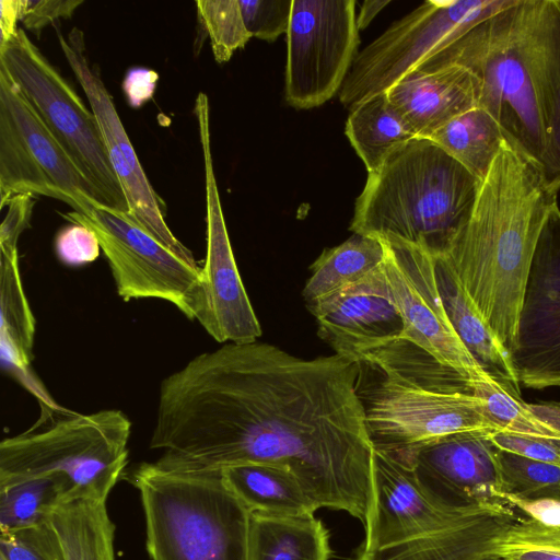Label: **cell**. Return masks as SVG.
I'll use <instances>...</instances> for the list:
<instances>
[{
  "mask_svg": "<svg viewBox=\"0 0 560 560\" xmlns=\"http://www.w3.org/2000/svg\"><path fill=\"white\" fill-rule=\"evenodd\" d=\"M358 377L340 354L303 359L258 340L200 353L161 383L154 463L186 472L284 466L317 509L364 525L374 444Z\"/></svg>",
  "mask_w": 560,
  "mask_h": 560,
  "instance_id": "obj_1",
  "label": "cell"
},
{
  "mask_svg": "<svg viewBox=\"0 0 560 560\" xmlns=\"http://www.w3.org/2000/svg\"><path fill=\"white\" fill-rule=\"evenodd\" d=\"M557 205L539 163L505 140L480 182L468 221L435 257L511 355L534 255Z\"/></svg>",
  "mask_w": 560,
  "mask_h": 560,
  "instance_id": "obj_2",
  "label": "cell"
},
{
  "mask_svg": "<svg viewBox=\"0 0 560 560\" xmlns=\"http://www.w3.org/2000/svg\"><path fill=\"white\" fill-rule=\"evenodd\" d=\"M450 65L478 82V106L505 140L536 162L560 91V0H515L479 22L418 69Z\"/></svg>",
  "mask_w": 560,
  "mask_h": 560,
  "instance_id": "obj_3",
  "label": "cell"
},
{
  "mask_svg": "<svg viewBox=\"0 0 560 560\" xmlns=\"http://www.w3.org/2000/svg\"><path fill=\"white\" fill-rule=\"evenodd\" d=\"M381 373L358 387L375 447L402 450L465 432H498L468 380L398 336L335 352Z\"/></svg>",
  "mask_w": 560,
  "mask_h": 560,
  "instance_id": "obj_4",
  "label": "cell"
},
{
  "mask_svg": "<svg viewBox=\"0 0 560 560\" xmlns=\"http://www.w3.org/2000/svg\"><path fill=\"white\" fill-rule=\"evenodd\" d=\"M480 180L428 138L392 152L355 200L350 231L441 255L468 221Z\"/></svg>",
  "mask_w": 560,
  "mask_h": 560,
  "instance_id": "obj_5",
  "label": "cell"
},
{
  "mask_svg": "<svg viewBox=\"0 0 560 560\" xmlns=\"http://www.w3.org/2000/svg\"><path fill=\"white\" fill-rule=\"evenodd\" d=\"M129 481L140 493L151 560H248L250 512L221 471H173L140 464Z\"/></svg>",
  "mask_w": 560,
  "mask_h": 560,
  "instance_id": "obj_6",
  "label": "cell"
},
{
  "mask_svg": "<svg viewBox=\"0 0 560 560\" xmlns=\"http://www.w3.org/2000/svg\"><path fill=\"white\" fill-rule=\"evenodd\" d=\"M0 443V488L34 478L54 477L66 503L106 502L128 462L131 421L117 409L92 413L63 410Z\"/></svg>",
  "mask_w": 560,
  "mask_h": 560,
  "instance_id": "obj_7",
  "label": "cell"
},
{
  "mask_svg": "<svg viewBox=\"0 0 560 560\" xmlns=\"http://www.w3.org/2000/svg\"><path fill=\"white\" fill-rule=\"evenodd\" d=\"M61 215L95 233L121 299L166 301L205 328L208 303L202 267L188 248L167 246L128 212L107 207H96L90 215L75 211Z\"/></svg>",
  "mask_w": 560,
  "mask_h": 560,
  "instance_id": "obj_8",
  "label": "cell"
},
{
  "mask_svg": "<svg viewBox=\"0 0 560 560\" xmlns=\"http://www.w3.org/2000/svg\"><path fill=\"white\" fill-rule=\"evenodd\" d=\"M2 68L31 103L57 141L96 188L107 208L128 212L92 109L33 44L23 28L0 45Z\"/></svg>",
  "mask_w": 560,
  "mask_h": 560,
  "instance_id": "obj_9",
  "label": "cell"
},
{
  "mask_svg": "<svg viewBox=\"0 0 560 560\" xmlns=\"http://www.w3.org/2000/svg\"><path fill=\"white\" fill-rule=\"evenodd\" d=\"M515 0H429L358 52L339 92L350 110L386 93L427 59Z\"/></svg>",
  "mask_w": 560,
  "mask_h": 560,
  "instance_id": "obj_10",
  "label": "cell"
},
{
  "mask_svg": "<svg viewBox=\"0 0 560 560\" xmlns=\"http://www.w3.org/2000/svg\"><path fill=\"white\" fill-rule=\"evenodd\" d=\"M19 194L61 200L90 215L103 198L0 68V208Z\"/></svg>",
  "mask_w": 560,
  "mask_h": 560,
  "instance_id": "obj_11",
  "label": "cell"
},
{
  "mask_svg": "<svg viewBox=\"0 0 560 560\" xmlns=\"http://www.w3.org/2000/svg\"><path fill=\"white\" fill-rule=\"evenodd\" d=\"M354 0H293L287 32L284 96L298 109L340 92L359 46Z\"/></svg>",
  "mask_w": 560,
  "mask_h": 560,
  "instance_id": "obj_12",
  "label": "cell"
},
{
  "mask_svg": "<svg viewBox=\"0 0 560 560\" xmlns=\"http://www.w3.org/2000/svg\"><path fill=\"white\" fill-rule=\"evenodd\" d=\"M382 243L388 293L402 322L400 337L469 383L480 377L486 371L460 340L444 306L436 280L435 257L413 245Z\"/></svg>",
  "mask_w": 560,
  "mask_h": 560,
  "instance_id": "obj_13",
  "label": "cell"
},
{
  "mask_svg": "<svg viewBox=\"0 0 560 560\" xmlns=\"http://www.w3.org/2000/svg\"><path fill=\"white\" fill-rule=\"evenodd\" d=\"M504 506L439 504L424 493L398 453L374 446L365 538L359 550L371 552L418 540Z\"/></svg>",
  "mask_w": 560,
  "mask_h": 560,
  "instance_id": "obj_14",
  "label": "cell"
},
{
  "mask_svg": "<svg viewBox=\"0 0 560 560\" xmlns=\"http://www.w3.org/2000/svg\"><path fill=\"white\" fill-rule=\"evenodd\" d=\"M205 163L207 250L202 280L208 303L205 330L220 343L257 341L262 330L234 258L213 171L210 142V105L200 92L195 102Z\"/></svg>",
  "mask_w": 560,
  "mask_h": 560,
  "instance_id": "obj_15",
  "label": "cell"
},
{
  "mask_svg": "<svg viewBox=\"0 0 560 560\" xmlns=\"http://www.w3.org/2000/svg\"><path fill=\"white\" fill-rule=\"evenodd\" d=\"M520 383L560 387V209L551 210L534 255L512 353Z\"/></svg>",
  "mask_w": 560,
  "mask_h": 560,
  "instance_id": "obj_16",
  "label": "cell"
},
{
  "mask_svg": "<svg viewBox=\"0 0 560 560\" xmlns=\"http://www.w3.org/2000/svg\"><path fill=\"white\" fill-rule=\"evenodd\" d=\"M56 30L63 56L96 117L109 163L125 192L129 214L167 246L187 248L170 230L165 221L166 205L142 168L98 67L89 62L83 32L73 27L63 37L59 28Z\"/></svg>",
  "mask_w": 560,
  "mask_h": 560,
  "instance_id": "obj_17",
  "label": "cell"
},
{
  "mask_svg": "<svg viewBox=\"0 0 560 560\" xmlns=\"http://www.w3.org/2000/svg\"><path fill=\"white\" fill-rule=\"evenodd\" d=\"M389 451L410 465L421 489L439 504L509 506L501 482L499 450L487 432L457 433L424 445Z\"/></svg>",
  "mask_w": 560,
  "mask_h": 560,
  "instance_id": "obj_18",
  "label": "cell"
},
{
  "mask_svg": "<svg viewBox=\"0 0 560 560\" xmlns=\"http://www.w3.org/2000/svg\"><path fill=\"white\" fill-rule=\"evenodd\" d=\"M307 308L317 320L318 336L335 352L358 342L398 337L402 331L383 264L360 282Z\"/></svg>",
  "mask_w": 560,
  "mask_h": 560,
  "instance_id": "obj_19",
  "label": "cell"
},
{
  "mask_svg": "<svg viewBox=\"0 0 560 560\" xmlns=\"http://www.w3.org/2000/svg\"><path fill=\"white\" fill-rule=\"evenodd\" d=\"M386 94L419 138L429 139L453 118L478 106V82L457 65L413 70Z\"/></svg>",
  "mask_w": 560,
  "mask_h": 560,
  "instance_id": "obj_20",
  "label": "cell"
},
{
  "mask_svg": "<svg viewBox=\"0 0 560 560\" xmlns=\"http://www.w3.org/2000/svg\"><path fill=\"white\" fill-rule=\"evenodd\" d=\"M30 532L49 560H116L115 524L103 501L60 504Z\"/></svg>",
  "mask_w": 560,
  "mask_h": 560,
  "instance_id": "obj_21",
  "label": "cell"
},
{
  "mask_svg": "<svg viewBox=\"0 0 560 560\" xmlns=\"http://www.w3.org/2000/svg\"><path fill=\"white\" fill-rule=\"evenodd\" d=\"M516 518L512 508H500L418 540L371 552L358 550L355 560H488L497 538Z\"/></svg>",
  "mask_w": 560,
  "mask_h": 560,
  "instance_id": "obj_22",
  "label": "cell"
},
{
  "mask_svg": "<svg viewBox=\"0 0 560 560\" xmlns=\"http://www.w3.org/2000/svg\"><path fill=\"white\" fill-rule=\"evenodd\" d=\"M435 261L440 293L460 340L488 374L521 396L511 353L486 324L454 272L438 258Z\"/></svg>",
  "mask_w": 560,
  "mask_h": 560,
  "instance_id": "obj_23",
  "label": "cell"
},
{
  "mask_svg": "<svg viewBox=\"0 0 560 560\" xmlns=\"http://www.w3.org/2000/svg\"><path fill=\"white\" fill-rule=\"evenodd\" d=\"M220 471L228 489L250 513L283 516L317 510L299 478L284 466L244 463Z\"/></svg>",
  "mask_w": 560,
  "mask_h": 560,
  "instance_id": "obj_24",
  "label": "cell"
},
{
  "mask_svg": "<svg viewBox=\"0 0 560 560\" xmlns=\"http://www.w3.org/2000/svg\"><path fill=\"white\" fill-rule=\"evenodd\" d=\"M330 553L328 530L314 513L250 514L248 560H329Z\"/></svg>",
  "mask_w": 560,
  "mask_h": 560,
  "instance_id": "obj_25",
  "label": "cell"
},
{
  "mask_svg": "<svg viewBox=\"0 0 560 560\" xmlns=\"http://www.w3.org/2000/svg\"><path fill=\"white\" fill-rule=\"evenodd\" d=\"M0 312L2 365L27 386L26 381L33 383L28 372L35 318L21 280L18 247L0 246Z\"/></svg>",
  "mask_w": 560,
  "mask_h": 560,
  "instance_id": "obj_26",
  "label": "cell"
},
{
  "mask_svg": "<svg viewBox=\"0 0 560 560\" xmlns=\"http://www.w3.org/2000/svg\"><path fill=\"white\" fill-rule=\"evenodd\" d=\"M381 240L354 234L343 243L326 248L311 265L302 296L307 307L319 304L360 282L384 261Z\"/></svg>",
  "mask_w": 560,
  "mask_h": 560,
  "instance_id": "obj_27",
  "label": "cell"
},
{
  "mask_svg": "<svg viewBox=\"0 0 560 560\" xmlns=\"http://www.w3.org/2000/svg\"><path fill=\"white\" fill-rule=\"evenodd\" d=\"M345 133L368 173L376 171L396 149L419 138L392 105L386 93L352 108Z\"/></svg>",
  "mask_w": 560,
  "mask_h": 560,
  "instance_id": "obj_28",
  "label": "cell"
},
{
  "mask_svg": "<svg viewBox=\"0 0 560 560\" xmlns=\"http://www.w3.org/2000/svg\"><path fill=\"white\" fill-rule=\"evenodd\" d=\"M429 139L480 182L487 176L505 141L499 124L479 106L453 118Z\"/></svg>",
  "mask_w": 560,
  "mask_h": 560,
  "instance_id": "obj_29",
  "label": "cell"
},
{
  "mask_svg": "<svg viewBox=\"0 0 560 560\" xmlns=\"http://www.w3.org/2000/svg\"><path fill=\"white\" fill-rule=\"evenodd\" d=\"M63 503V485L54 477L27 479L0 488V533L36 527Z\"/></svg>",
  "mask_w": 560,
  "mask_h": 560,
  "instance_id": "obj_30",
  "label": "cell"
},
{
  "mask_svg": "<svg viewBox=\"0 0 560 560\" xmlns=\"http://www.w3.org/2000/svg\"><path fill=\"white\" fill-rule=\"evenodd\" d=\"M470 386L472 394L482 401L485 416L498 432L560 440V432L540 420L521 396L487 372L471 381Z\"/></svg>",
  "mask_w": 560,
  "mask_h": 560,
  "instance_id": "obj_31",
  "label": "cell"
},
{
  "mask_svg": "<svg viewBox=\"0 0 560 560\" xmlns=\"http://www.w3.org/2000/svg\"><path fill=\"white\" fill-rule=\"evenodd\" d=\"M491 557L497 560H560V525L517 517L497 538Z\"/></svg>",
  "mask_w": 560,
  "mask_h": 560,
  "instance_id": "obj_32",
  "label": "cell"
},
{
  "mask_svg": "<svg viewBox=\"0 0 560 560\" xmlns=\"http://www.w3.org/2000/svg\"><path fill=\"white\" fill-rule=\"evenodd\" d=\"M196 7L198 24L210 38L217 62L229 61L235 50L244 48L252 38L238 0H199Z\"/></svg>",
  "mask_w": 560,
  "mask_h": 560,
  "instance_id": "obj_33",
  "label": "cell"
},
{
  "mask_svg": "<svg viewBox=\"0 0 560 560\" xmlns=\"http://www.w3.org/2000/svg\"><path fill=\"white\" fill-rule=\"evenodd\" d=\"M498 462L504 495L560 499L559 466L500 450Z\"/></svg>",
  "mask_w": 560,
  "mask_h": 560,
  "instance_id": "obj_34",
  "label": "cell"
},
{
  "mask_svg": "<svg viewBox=\"0 0 560 560\" xmlns=\"http://www.w3.org/2000/svg\"><path fill=\"white\" fill-rule=\"evenodd\" d=\"M252 37L275 42L289 30L293 0H238Z\"/></svg>",
  "mask_w": 560,
  "mask_h": 560,
  "instance_id": "obj_35",
  "label": "cell"
},
{
  "mask_svg": "<svg viewBox=\"0 0 560 560\" xmlns=\"http://www.w3.org/2000/svg\"><path fill=\"white\" fill-rule=\"evenodd\" d=\"M55 250L65 265L81 266L95 260L100 255L101 246L90 228L71 223L56 235Z\"/></svg>",
  "mask_w": 560,
  "mask_h": 560,
  "instance_id": "obj_36",
  "label": "cell"
},
{
  "mask_svg": "<svg viewBox=\"0 0 560 560\" xmlns=\"http://www.w3.org/2000/svg\"><path fill=\"white\" fill-rule=\"evenodd\" d=\"M489 439L500 451L560 467V440L509 432H492Z\"/></svg>",
  "mask_w": 560,
  "mask_h": 560,
  "instance_id": "obj_37",
  "label": "cell"
},
{
  "mask_svg": "<svg viewBox=\"0 0 560 560\" xmlns=\"http://www.w3.org/2000/svg\"><path fill=\"white\" fill-rule=\"evenodd\" d=\"M82 0H22L21 21L37 35L49 23L70 19Z\"/></svg>",
  "mask_w": 560,
  "mask_h": 560,
  "instance_id": "obj_38",
  "label": "cell"
},
{
  "mask_svg": "<svg viewBox=\"0 0 560 560\" xmlns=\"http://www.w3.org/2000/svg\"><path fill=\"white\" fill-rule=\"evenodd\" d=\"M539 165L548 188L558 195L560 191V91L549 117Z\"/></svg>",
  "mask_w": 560,
  "mask_h": 560,
  "instance_id": "obj_39",
  "label": "cell"
},
{
  "mask_svg": "<svg viewBox=\"0 0 560 560\" xmlns=\"http://www.w3.org/2000/svg\"><path fill=\"white\" fill-rule=\"evenodd\" d=\"M34 205V196L27 194L14 195L8 200V211L0 225V245L18 247L20 235L30 225Z\"/></svg>",
  "mask_w": 560,
  "mask_h": 560,
  "instance_id": "obj_40",
  "label": "cell"
},
{
  "mask_svg": "<svg viewBox=\"0 0 560 560\" xmlns=\"http://www.w3.org/2000/svg\"><path fill=\"white\" fill-rule=\"evenodd\" d=\"M0 560H49L35 545L30 528L0 533Z\"/></svg>",
  "mask_w": 560,
  "mask_h": 560,
  "instance_id": "obj_41",
  "label": "cell"
},
{
  "mask_svg": "<svg viewBox=\"0 0 560 560\" xmlns=\"http://www.w3.org/2000/svg\"><path fill=\"white\" fill-rule=\"evenodd\" d=\"M505 502L510 508L523 511L527 517L539 523L552 526L560 525V499H524L506 494Z\"/></svg>",
  "mask_w": 560,
  "mask_h": 560,
  "instance_id": "obj_42",
  "label": "cell"
},
{
  "mask_svg": "<svg viewBox=\"0 0 560 560\" xmlns=\"http://www.w3.org/2000/svg\"><path fill=\"white\" fill-rule=\"evenodd\" d=\"M158 73L151 69H130L124 80L122 88L129 104L141 106L153 94L158 82Z\"/></svg>",
  "mask_w": 560,
  "mask_h": 560,
  "instance_id": "obj_43",
  "label": "cell"
},
{
  "mask_svg": "<svg viewBox=\"0 0 560 560\" xmlns=\"http://www.w3.org/2000/svg\"><path fill=\"white\" fill-rule=\"evenodd\" d=\"M0 12V45H3L19 30L18 21H21L22 0H1Z\"/></svg>",
  "mask_w": 560,
  "mask_h": 560,
  "instance_id": "obj_44",
  "label": "cell"
},
{
  "mask_svg": "<svg viewBox=\"0 0 560 560\" xmlns=\"http://www.w3.org/2000/svg\"><path fill=\"white\" fill-rule=\"evenodd\" d=\"M527 406L540 420L560 432V401H538Z\"/></svg>",
  "mask_w": 560,
  "mask_h": 560,
  "instance_id": "obj_45",
  "label": "cell"
},
{
  "mask_svg": "<svg viewBox=\"0 0 560 560\" xmlns=\"http://www.w3.org/2000/svg\"><path fill=\"white\" fill-rule=\"evenodd\" d=\"M390 1L387 0H366L363 2L359 14L357 15V24L359 30L366 28L372 20L386 7Z\"/></svg>",
  "mask_w": 560,
  "mask_h": 560,
  "instance_id": "obj_46",
  "label": "cell"
},
{
  "mask_svg": "<svg viewBox=\"0 0 560 560\" xmlns=\"http://www.w3.org/2000/svg\"><path fill=\"white\" fill-rule=\"evenodd\" d=\"M488 560H497V559H494V558H492V557H491V558H489Z\"/></svg>",
  "mask_w": 560,
  "mask_h": 560,
  "instance_id": "obj_47",
  "label": "cell"
}]
</instances>
